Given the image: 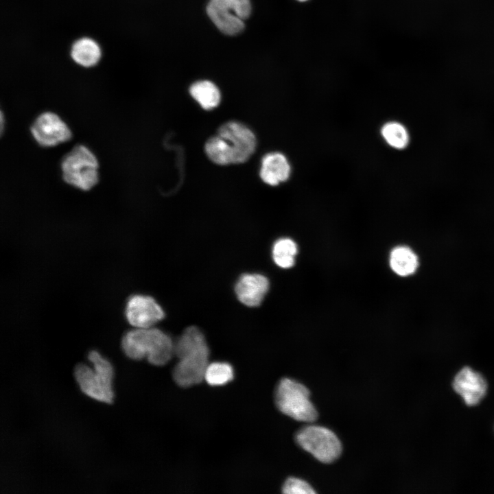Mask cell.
Segmentation results:
<instances>
[{
    "instance_id": "cell-1",
    "label": "cell",
    "mask_w": 494,
    "mask_h": 494,
    "mask_svg": "<svg viewBox=\"0 0 494 494\" xmlns=\"http://www.w3.org/2000/svg\"><path fill=\"white\" fill-rule=\"evenodd\" d=\"M178 362L172 375L180 386L187 388L200 383L209 365V349L201 330L196 326L186 328L174 342Z\"/></svg>"
},
{
    "instance_id": "cell-2",
    "label": "cell",
    "mask_w": 494,
    "mask_h": 494,
    "mask_svg": "<svg viewBox=\"0 0 494 494\" xmlns=\"http://www.w3.org/2000/svg\"><path fill=\"white\" fill-rule=\"evenodd\" d=\"M254 133L245 125L228 121L222 125L217 133L205 144L208 157L218 165L246 162L256 148Z\"/></svg>"
},
{
    "instance_id": "cell-3",
    "label": "cell",
    "mask_w": 494,
    "mask_h": 494,
    "mask_svg": "<svg viewBox=\"0 0 494 494\" xmlns=\"http://www.w3.org/2000/svg\"><path fill=\"white\" fill-rule=\"evenodd\" d=\"M121 349L129 358L146 359L155 366L166 364L174 355V342L170 336L152 327L126 332L121 339Z\"/></svg>"
},
{
    "instance_id": "cell-4",
    "label": "cell",
    "mask_w": 494,
    "mask_h": 494,
    "mask_svg": "<svg viewBox=\"0 0 494 494\" xmlns=\"http://www.w3.org/2000/svg\"><path fill=\"white\" fill-rule=\"evenodd\" d=\"M88 359L93 364V369L83 363L74 368V377L80 390L95 400L112 403L114 399L113 365L95 350L89 353Z\"/></svg>"
},
{
    "instance_id": "cell-5",
    "label": "cell",
    "mask_w": 494,
    "mask_h": 494,
    "mask_svg": "<svg viewBox=\"0 0 494 494\" xmlns=\"http://www.w3.org/2000/svg\"><path fill=\"white\" fill-rule=\"evenodd\" d=\"M62 177L68 185L82 191H89L99 181V163L93 152L86 146H74L60 162Z\"/></svg>"
},
{
    "instance_id": "cell-6",
    "label": "cell",
    "mask_w": 494,
    "mask_h": 494,
    "mask_svg": "<svg viewBox=\"0 0 494 494\" xmlns=\"http://www.w3.org/2000/svg\"><path fill=\"white\" fill-rule=\"evenodd\" d=\"M309 395V390L302 384L283 378L277 386L274 400L284 414L296 421L311 423L317 419L318 412Z\"/></svg>"
},
{
    "instance_id": "cell-7",
    "label": "cell",
    "mask_w": 494,
    "mask_h": 494,
    "mask_svg": "<svg viewBox=\"0 0 494 494\" xmlns=\"http://www.w3.org/2000/svg\"><path fill=\"white\" fill-rule=\"evenodd\" d=\"M296 443L319 461L330 463L341 454L342 445L329 429L316 425H305L296 434Z\"/></svg>"
},
{
    "instance_id": "cell-8",
    "label": "cell",
    "mask_w": 494,
    "mask_h": 494,
    "mask_svg": "<svg viewBox=\"0 0 494 494\" xmlns=\"http://www.w3.org/2000/svg\"><path fill=\"white\" fill-rule=\"evenodd\" d=\"M207 12L220 31L234 35L244 29V20L250 16L251 5L249 0H211Z\"/></svg>"
},
{
    "instance_id": "cell-9",
    "label": "cell",
    "mask_w": 494,
    "mask_h": 494,
    "mask_svg": "<svg viewBox=\"0 0 494 494\" xmlns=\"http://www.w3.org/2000/svg\"><path fill=\"white\" fill-rule=\"evenodd\" d=\"M30 132L35 141L43 148L67 142L72 136L67 124L51 111L43 112L35 118L31 124Z\"/></svg>"
},
{
    "instance_id": "cell-10",
    "label": "cell",
    "mask_w": 494,
    "mask_h": 494,
    "mask_svg": "<svg viewBox=\"0 0 494 494\" xmlns=\"http://www.w3.org/2000/svg\"><path fill=\"white\" fill-rule=\"evenodd\" d=\"M128 322L137 328H149L163 319L165 312L154 298L150 296H131L126 305Z\"/></svg>"
},
{
    "instance_id": "cell-11",
    "label": "cell",
    "mask_w": 494,
    "mask_h": 494,
    "mask_svg": "<svg viewBox=\"0 0 494 494\" xmlns=\"http://www.w3.org/2000/svg\"><path fill=\"white\" fill-rule=\"evenodd\" d=\"M452 386L464 403L471 406L479 403L487 390V383L484 377L468 366L462 368L456 374Z\"/></svg>"
},
{
    "instance_id": "cell-12",
    "label": "cell",
    "mask_w": 494,
    "mask_h": 494,
    "mask_svg": "<svg viewBox=\"0 0 494 494\" xmlns=\"http://www.w3.org/2000/svg\"><path fill=\"white\" fill-rule=\"evenodd\" d=\"M269 281L266 277L258 273L242 274L235 285L237 299L247 307L260 305L269 290Z\"/></svg>"
},
{
    "instance_id": "cell-13",
    "label": "cell",
    "mask_w": 494,
    "mask_h": 494,
    "mask_svg": "<svg viewBox=\"0 0 494 494\" xmlns=\"http://www.w3.org/2000/svg\"><path fill=\"white\" fill-rule=\"evenodd\" d=\"M292 173V167L285 154L274 152L266 154L261 160L260 177L270 186H277L287 181Z\"/></svg>"
},
{
    "instance_id": "cell-14",
    "label": "cell",
    "mask_w": 494,
    "mask_h": 494,
    "mask_svg": "<svg viewBox=\"0 0 494 494\" xmlns=\"http://www.w3.org/2000/svg\"><path fill=\"white\" fill-rule=\"evenodd\" d=\"M390 266L399 276L408 277L416 271L419 266L418 257L409 247L397 246L390 252Z\"/></svg>"
},
{
    "instance_id": "cell-15",
    "label": "cell",
    "mask_w": 494,
    "mask_h": 494,
    "mask_svg": "<svg viewBox=\"0 0 494 494\" xmlns=\"http://www.w3.org/2000/svg\"><path fill=\"white\" fill-rule=\"evenodd\" d=\"M71 57L78 64L89 67L96 64L101 57L98 44L91 38H82L72 46Z\"/></svg>"
},
{
    "instance_id": "cell-16",
    "label": "cell",
    "mask_w": 494,
    "mask_h": 494,
    "mask_svg": "<svg viewBox=\"0 0 494 494\" xmlns=\"http://www.w3.org/2000/svg\"><path fill=\"white\" fill-rule=\"evenodd\" d=\"M380 134L384 142L395 150H403L407 148L410 142V135L407 128L397 121L385 122L380 128Z\"/></svg>"
},
{
    "instance_id": "cell-17",
    "label": "cell",
    "mask_w": 494,
    "mask_h": 494,
    "mask_svg": "<svg viewBox=\"0 0 494 494\" xmlns=\"http://www.w3.org/2000/svg\"><path fill=\"white\" fill-rule=\"evenodd\" d=\"M189 93L192 97L199 103L202 108L211 110L218 106L220 102V93L217 87L207 80L193 83Z\"/></svg>"
},
{
    "instance_id": "cell-18",
    "label": "cell",
    "mask_w": 494,
    "mask_h": 494,
    "mask_svg": "<svg viewBox=\"0 0 494 494\" xmlns=\"http://www.w3.org/2000/svg\"><path fill=\"white\" fill-rule=\"evenodd\" d=\"M297 254V246L290 238H281L277 240L272 250V259L279 267L290 268L295 263V257Z\"/></svg>"
},
{
    "instance_id": "cell-19",
    "label": "cell",
    "mask_w": 494,
    "mask_h": 494,
    "mask_svg": "<svg viewBox=\"0 0 494 494\" xmlns=\"http://www.w3.org/2000/svg\"><path fill=\"white\" fill-rule=\"evenodd\" d=\"M233 378V369L226 362H213L207 366L204 379L211 386L227 384Z\"/></svg>"
},
{
    "instance_id": "cell-20",
    "label": "cell",
    "mask_w": 494,
    "mask_h": 494,
    "mask_svg": "<svg viewBox=\"0 0 494 494\" xmlns=\"http://www.w3.org/2000/svg\"><path fill=\"white\" fill-rule=\"evenodd\" d=\"M282 491L285 494H314L316 491L305 481L296 478H290L285 482Z\"/></svg>"
},
{
    "instance_id": "cell-21",
    "label": "cell",
    "mask_w": 494,
    "mask_h": 494,
    "mask_svg": "<svg viewBox=\"0 0 494 494\" xmlns=\"http://www.w3.org/2000/svg\"><path fill=\"white\" fill-rule=\"evenodd\" d=\"M298 1H307V0H298Z\"/></svg>"
}]
</instances>
